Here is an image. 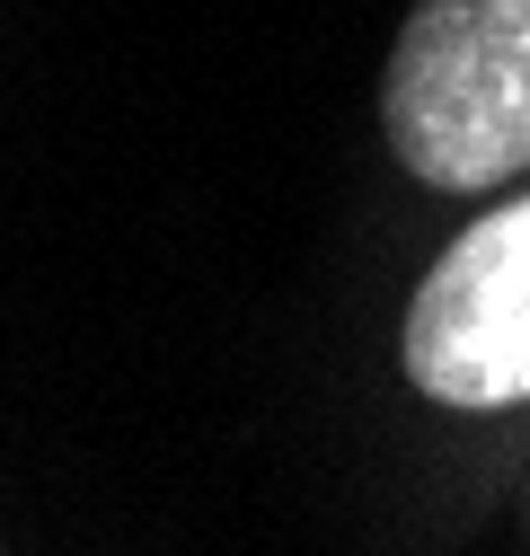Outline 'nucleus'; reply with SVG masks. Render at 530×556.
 Masks as SVG:
<instances>
[{"instance_id": "1", "label": "nucleus", "mask_w": 530, "mask_h": 556, "mask_svg": "<svg viewBox=\"0 0 530 556\" xmlns=\"http://www.w3.org/2000/svg\"><path fill=\"white\" fill-rule=\"evenodd\" d=\"M380 124L407 177L478 194L530 168V0H416L398 27Z\"/></svg>"}, {"instance_id": "2", "label": "nucleus", "mask_w": 530, "mask_h": 556, "mask_svg": "<svg viewBox=\"0 0 530 556\" xmlns=\"http://www.w3.org/2000/svg\"><path fill=\"white\" fill-rule=\"evenodd\" d=\"M407 380L442 406L530 397V194L433 256L407 309Z\"/></svg>"}]
</instances>
